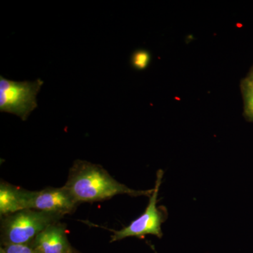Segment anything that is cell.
<instances>
[{
    "label": "cell",
    "instance_id": "obj_1",
    "mask_svg": "<svg viewBox=\"0 0 253 253\" xmlns=\"http://www.w3.org/2000/svg\"><path fill=\"white\" fill-rule=\"evenodd\" d=\"M63 186L78 204L105 201L121 194L150 197L154 191L131 189L118 182L102 166L80 160L73 163Z\"/></svg>",
    "mask_w": 253,
    "mask_h": 253
},
{
    "label": "cell",
    "instance_id": "obj_2",
    "mask_svg": "<svg viewBox=\"0 0 253 253\" xmlns=\"http://www.w3.org/2000/svg\"><path fill=\"white\" fill-rule=\"evenodd\" d=\"M62 216L36 210H23L1 217V242L4 246L32 244L40 233Z\"/></svg>",
    "mask_w": 253,
    "mask_h": 253
},
{
    "label": "cell",
    "instance_id": "obj_3",
    "mask_svg": "<svg viewBox=\"0 0 253 253\" xmlns=\"http://www.w3.org/2000/svg\"><path fill=\"white\" fill-rule=\"evenodd\" d=\"M44 82H17L0 76V111L13 113L26 121L38 108L37 95Z\"/></svg>",
    "mask_w": 253,
    "mask_h": 253
},
{
    "label": "cell",
    "instance_id": "obj_4",
    "mask_svg": "<svg viewBox=\"0 0 253 253\" xmlns=\"http://www.w3.org/2000/svg\"><path fill=\"white\" fill-rule=\"evenodd\" d=\"M163 176V170H158L154 191L150 196L147 207L141 216L121 230L109 229L113 233L111 236V243L131 236L144 238L146 235H154L158 238L162 237L161 226L167 218V212L162 207L158 208L157 203L158 191L162 183Z\"/></svg>",
    "mask_w": 253,
    "mask_h": 253
},
{
    "label": "cell",
    "instance_id": "obj_5",
    "mask_svg": "<svg viewBox=\"0 0 253 253\" xmlns=\"http://www.w3.org/2000/svg\"><path fill=\"white\" fill-rule=\"evenodd\" d=\"M23 201L24 210H36L62 217L71 214L79 205L64 186L48 187L36 191L25 189Z\"/></svg>",
    "mask_w": 253,
    "mask_h": 253
},
{
    "label": "cell",
    "instance_id": "obj_6",
    "mask_svg": "<svg viewBox=\"0 0 253 253\" xmlns=\"http://www.w3.org/2000/svg\"><path fill=\"white\" fill-rule=\"evenodd\" d=\"M32 244L38 253H71L73 251L66 226L59 221L40 233Z\"/></svg>",
    "mask_w": 253,
    "mask_h": 253
},
{
    "label": "cell",
    "instance_id": "obj_7",
    "mask_svg": "<svg viewBox=\"0 0 253 253\" xmlns=\"http://www.w3.org/2000/svg\"><path fill=\"white\" fill-rule=\"evenodd\" d=\"M24 189L1 181L0 184V214L1 217L23 211Z\"/></svg>",
    "mask_w": 253,
    "mask_h": 253
},
{
    "label": "cell",
    "instance_id": "obj_8",
    "mask_svg": "<svg viewBox=\"0 0 253 253\" xmlns=\"http://www.w3.org/2000/svg\"><path fill=\"white\" fill-rule=\"evenodd\" d=\"M242 89L245 101V113L253 121V75L245 80Z\"/></svg>",
    "mask_w": 253,
    "mask_h": 253
},
{
    "label": "cell",
    "instance_id": "obj_9",
    "mask_svg": "<svg viewBox=\"0 0 253 253\" xmlns=\"http://www.w3.org/2000/svg\"><path fill=\"white\" fill-rule=\"evenodd\" d=\"M151 61V55L146 50H137L133 53L131 63L133 67L137 70H144L149 66Z\"/></svg>",
    "mask_w": 253,
    "mask_h": 253
},
{
    "label": "cell",
    "instance_id": "obj_10",
    "mask_svg": "<svg viewBox=\"0 0 253 253\" xmlns=\"http://www.w3.org/2000/svg\"><path fill=\"white\" fill-rule=\"evenodd\" d=\"M1 253H38L33 244H15L1 248Z\"/></svg>",
    "mask_w": 253,
    "mask_h": 253
},
{
    "label": "cell",
    "instance_id": "obj_11",
    "mask_svg": "<svg viewBox=\"0 0 253 253\" xmlns=\"http://www.w3.org/2000/svg\"><path fill=\"white\" fill-rule=\"evenodd\" d=\"M71 253H78V252H76V251H74V250L73 249V251H71Z\"/></svg>",
    "mask_w": 253,
    "mask_h": 253
}]
</instances>
